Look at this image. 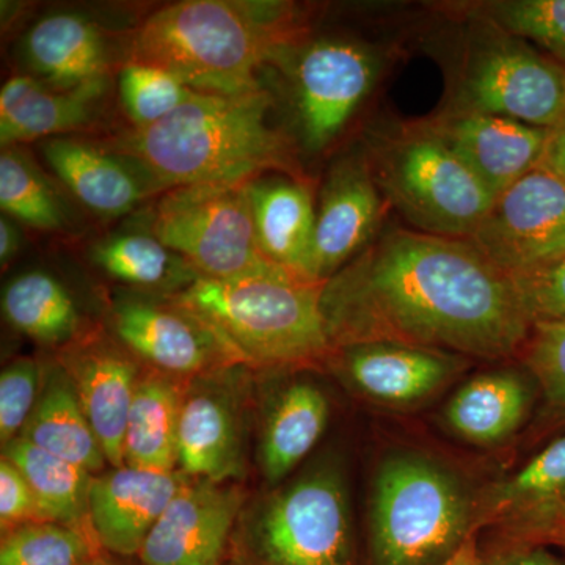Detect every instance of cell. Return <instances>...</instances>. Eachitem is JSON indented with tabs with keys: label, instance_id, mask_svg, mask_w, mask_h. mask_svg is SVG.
<instances>
[{
	"label": "cell",
	"instance_id": "obj_34",
	"mask_svg": "<svg viewBox=\"0 0 565 565\" xmlns=\"http://www.w3.org/2000/svg\"><path fill=\"white\" fill-rule=\"evenodd\" d=\"M118 92L136 129L150 128L188 103L195 93L169 71L128 61L121 66Z\"/></svg>",
	"mask_w": 565,
	"mask_h": 565
},
{
	"label": "cell",
	"instance_id": "obj_37",
	"mask_svg": "<svg viewBox=\"0 0 565 565\" xmlns=\"http://www.w3.org/2000/svg\"><path fill=\"white\" fill-rule=\"evenodd\" d=\"M44 370L35 360L20 359L0 374V441L20 437L43 388Z\"/></svg>",
	"mask_w": 565,
	"mask_h": 565
},
{
	"label": "cell",
	"instance_id": "obj_15",
	"mask_svg": "<svg viewBox=\"0 0 565 565\" xmlns=\"http://www.w3.org/2000/svg\"><path fill=\"white\" fill-rule=\"evenodd\" d=\"M58 363L73 381L107 463L122 467L126 426L141 377L136 356L118 341L88 334L66 345Z\"/></svg>",
	"mask_w": 565,
	"mask_h": 565
},
{
	"label": "cell",
	"instance_id": "obj_42",
	"mask_svg": "<svg viewBox=\"0 0 565 565\" xmlns=\"http://www.w3.org/2000/svg\"><path fill=\"white\" fill-rule=\"evenodd\" d=\"M22 236L17 223L7 215H2V218H0V263H2V269H6L13 262L14 256L20 252Z\"/></svg>",
	"mask_w": 565,
	"mask_h": 565
},
{
	"label": "cell",
	"instance_id": "obj_30",
	"mask_svg": "<svg viewBox=\"0 0 565 565\" xmlns=\"http://www.w3.org/2000/svg\"><path fill=\"white\" fill-rule=\"evenodd\" d=\"M2 456L28 479L43 522L76 527L93 535L88 497L95 475L21 437L3 446Z\"/></svg>",
	"mask_w": 565,
	"mask_h": 565
},
{
	"label": "cell",
	"instance_id": "obj_41",
	"mask_svg": "<svg viewBox=\"0 0 565 565\" xmlns=\"http://www.w3.org/2000/svg\"><path fill=\"white\" fill-rule=\"evenodd\" d=\"M539 167L552 173L565 185V120L548 129V139Z\"/></svg>",
	"mask_w": 565,
	"mask_h": 565
},
{
	"label": "cell",
	"instance_id": "obj_6",
	"mask_svg": "<svg viewBox=\"0 0 565 565\" xmlns=\"http://www.w3.org/2000/svg\"><path fill=\"white\" fill-rule=\"evenodd\" d=\"M232 545L239 565H360L343 462L316 460L244 505Z\"/></svg>",
	"mask_w": 565,
	"mask_h": 565
},
{
	"label": "cell",
	"instance_id": "obj_12",
	"mask_svg": "<svg viewBox=\"0 0 565 565\" xmlns=\"http://www.w3.org/2000/svg\"><path fill=\"white\" fill-rule=\"evenodd\" d=\"M468 241L509 275L559 262L565 258V185L537 167L494 200Z\"/></svg>",
	"mask_w": 565,
	"mask_h": 565
},
{
	"label": "cell",
	"instance_id": "obj_3",
	"mask_svg": "<svg viewBox=\"0 0 565 565\" xmlns=\"http://www.w3.org/2000/svg\"><path fill=\"white\" fill-rule=\"evenodd\" d=\"M297 35L286 3L185 0L143 21L129 61L169 71L193 92L237 95L259 90L258 70Z\"/></svg>",
	"mask_w": 565,
	"mask_h": 565
},
{
	"label": "cell",
	"instance_id": "obj_11",
	"mask_svg": "<svg viewBox=\"0 0 565 565\" xmlns=\"http://www.w3.org/2000/svg\"><path fill=\"white\" fill-rule=\"evenodd\" d=\"M291 70L300 137L307 150L318 152L340 137L373 90L381 62L362 43L323 39L303 47Z\"/></svg>",
	"mask_w": 565,
	"mask_h": 565
},
{
	"label": "cell",
	"instance_id": "obj_21",
	"mask_svg": "<svg viewBox=\"0 0 565 565\" xmlns=\"http://www.w3.org/2000/svg\"><path fill=\"white\" fill-rule=\"evenodd\" d=\"M22 55L36 77L54 90L107 81L109 40L98 22L74 11L41 18L22 40Z\"/></svg>",
	"mask_w": 565,
	"mask_h": 565
},
{
	"label": "cell",
	"instance_id": "obj_31",
	"mask_svg": "<svg viewBox=\"0 0 565 565\" xmlns=\"http://www.w3.org/2000/svg\"><path fill=\"white\" fill-rule=\"evenodd\" d=\"M2 313L14 330L43 345L66 348L82 337V318L73 296L43 270H29L7 282Z\"/></svg>",
	"mask_w": 565,
	"mask_h": 565
},
{
	"label": "cell",
	"instance_id": "obj_5",
	"mask_svg": "<svg viewBox=\"0 0 565 565\" xmlns=\"http://www.w3.org/2000/svg\"><path fill=\"white\" fill-rule=\"evenodd\" d=\"M476 527L462 476L426 452L394 449L375 470L364 565H449Z\"/></svg>",
	"mask_w": 565,
	"mask_h": 565
},
{
	"label": "cell",
	"instance_id": "obj_39",
	"mask_svg": "<svg viewBox=\"0 0 565 565\" xmlns=\"http://www.w3.org/2000/svg\"><path fill=\"white\" fill-rule=\"evenodd\" d=\"M43 522L39 504L20 468L2 456L0 460V525L2 531Z\"/></svg>",
	"mask_w": 565,
	"mask_h": 565
},
{
	"label": "cell",
	"instance_id": "obj_46",
	"mask_svg": "<svg viewBox=\"0 0 565 565\" xmlns=\"http://www.w3.org/2000/svg\"><path fill=\"white\" fill-rule=\"evenodd\" d=\"M561 522H565V514L563 516H561V519L557 520L556 523H553V525L550 527H553V526L557 525V523H561ZM550 527H548V530H550ZM548 530H546V531H548ZM546 531H545V533H546ZM539 537H541V535H539Z\"/></svg>",
	"mask_w": 565,
	"mask_h": 565
},
{
	"label": "cell",
	"instance_id": "obj_26",
	"mask_svg": "<svg viewBox=\"0 0 565 565\" xmlns=\"http://www.w3.org/2000/svg\"><path fill=\"white\" fill-rule=\"evenodd\" d=\"M329 418V399L313 382H291L275 396L258 448L259 467L267 482L280 484L291 475L319 444Z\"/></svg>",
	"mask_w": 565,
	"mask_h": 565
},
{
	"label": "cell",
	"instance_id": "obj_28",
	"mask_svg": "<svg viewBox=\"0 0 565 565\" xmlns=\"http://www.w3.org/2000/svg\"><path fill=\"white\" fill-rule=\"evenodd\" d=\"M92 262L131 291L177 296L202 275L148 232H120L93 244Z\"/></svg>",
	"mask_w": 565,
	"mask_h": 565
},
{
	"label": "cell",
	"instance_id": "obj_7",
	"mask_svg": "<svg viewBox=\"0 0 565 565\" xmlns=\"http://www.w3.org/2000/svg\"><path fill=\"white\" fill-rule=\"evenodd\" d=\"M366 161L386 200L423 233L470 239L497 200L433 122L379 136Z\"/></svg>",
	"mask_w": 565,
	"mask_h": 565
},
{
	"label": "cell",
	"instance_id": "obj_1",
	"mask_svg": "<svg viewBox=\"0 0 565 565\" xmlns=\"http://www.w3.org/2000/svg\"><path fill=\"white\" fill-rule=\"evenodd\" d=\"M321 305L333 349L401 343L497 360L533 327L509 274L470 241L403 228L323 282Z\"/></svg>",
	"mask_w": 565,
	"mask_h": 565
},
{
	"label": "cell",
	"instance_id": "obj_20",
	"mask_svg": "<svg viewBox=\"0 0 565 565\" xmlns=\"http://www.w3.org/2000/svg\"><path fill=\"white\" fill-rule=\"evenodd\" d=\"M44 161L71 195L95 214L120 217L162 189L136 161L73 137L41 141Z\"/></svg>",
	"mask_w": 565,
	"mask_h": 565
},
{
	"label": "cell",
	"instance_id": "obj_8",
	"mask_svg": "<svg viewBox=\"0 0 565 565\" xmlns=\"http://www.w3.org/2000/svg\"><path fill=\"white\" fill-rule=\"evenodd\" d=\"M148 230L202 277L234 280L288 274L259 252L247 184L169 189L156 203Z\"/></svg>",
	"mask_w": 565,
	"mask_h": 565
},
{
	"label": "cell",
	"instance_id": "obj_45",
	"mask_svg": "<svg viewBox=\"0 0 565 565\" xmlns=\"http://www.w3.org/2000/svg\"><path fill=\"white\" fill-rule=\"evenodd\" d=\"M84 565H117L115 563H110V561L103 559V557H92L90 561H87Z\"/></svg>",
	"mask_w": 565,
	"mask_h": 565
},
{
	"label": "cell",
	"instance_id": "obj_44",
	"mask_svg": "<svg viewBox=\"0 0 565 565\" xmlns=\"http://www.w3.org/2000/svg\"><path fill=\"white\" fill-rule=\"evenodd\" d=\"M539 544L561 546L565 550V522L557 523V525L550 527L546 533L537 539Z\"/></svg>",
	"mask_w": 565,
	"mask_h": 565
},
{
	"label": "cell",
	"instance_id": "obj_38",
	"mask_svg": "<svg viewBox=\"0 0 565 565\" xmlns=\"http://www.w3.org/2000/svg\"><path fill=\"white\" fill-rule=\"evenodd\" d=\"M509 277L531 326L565 323V258Z\"/></svg>",
	"mask_w": 565,
	"mask_h": 565
},
{
	"label": "cell",
	"instance_id": "obj_19",
	"mask_svg": "<svg viewBox=\"0 0 565 565\" xmlns=\"http://www.w3.org/2000/svg\"><path fill=\"white\" fill-rule=\"evenodd\" d=\"M433 125L494 199L537 169L548 139V129L471 110Z\"/></svg>",
	"mask_w": 565,
	"mask_h": 565
},
{
	"label": "cell",
	"instance_id": "obj_13",
	"mask_svg": "<svg viewBox=\"0 0 565 565\" xmlns=\"http://www.w3.org/2000/svg\"><path fill=\"white\" fill-rule=\"evenodd\" d=\"M243 364L196 375L182 394L178 430L180 473L204 481L241 478L245 460Z\"/></svg>",
	"mask_w": 565,
	"mask_h": 565
},
{
	"label": "cell",
	"instance_id": "obj_9",
	"mask_svg": "<svg viewBox=\"0 0 565 565\" xmlns=\"http://www.w3.org/2000/svg\"><path fill=\"white\" fill-rule=\"evenodd\" d=\"M109 323L115 340L158 373L193 379L236 364L211 327L173 296L120 291Z\"/></svg>",
	"mask_w": 565,
	"mask_h": 565
},
{
	"label": "cell",
	"instance_id": "obj_23",
	"mask_svg": "<svg viewBox=\"0 0 565 565\" xmlns=\"http://www.w3.org/2000/svg\"><path fill=\"white\" fill-rule=\"evenodd\" d=\"M565 514V434L515 475L494 486L478 505V526L504 525L505 537L537 541Z\"/></svg>",
	"mask_w": 565,
	"mask_h": 565
},
{
	"label": "cell",
	"instance_id": "obj_22",
	"mask_svg": "<svg viewBox=\"0 0 565 565\" xmlns=\"http://www.w3.org/2000/svg\"><path fill=\"white\" fill-rule=\"evenodd\" d=\"M247 193L263 258L285 273L313 281L310 263L316 207L308 181L289 174H264L247 182Z\"/></svg>",
	"mask_w": 565,
	"mask_h": 565
},
{
	"label": "cell",
	"instance_id": "obj_35",
	"mask_svg": "<svg viewBox=\"0 0 565 565\" xmlns=\"http://www.w3.org/2000/svg\"><path fill=\"white\" fill-rule=\"evenodd\" d=\"M481 10L500 32L533 41L565 68V0H505Z\"/></svg>",
	"mask_w": 565,
	"mask_h": 565
},
{
	"label": "cell",
	"instance_id": "obj_14",
	"mask_svg": "<svg viewBox=\"0 0 565 565\" xmlns=\"http://www.w3.org/2000/svg\"><path fill=\"white\" fill-rule=\"evenodd\" d=\"M244 505L239 487L188 478L141 546V564L221 565Z\"/></svg>",
	"mask_w": 565,
	"mask_h": 565
},
{
	"label": "cell",
	"instance_id": "obj_32",
	"mask_svg": "<svg viewBox=\"0 0 565 565\" xmlns=\"http://www.w3.org/2000/svg\"><path fill=\"white\" fill-rule=\"evenodd\" d=\"M0 207L11 221L40 232H58L70 223L57 185L20 147L0 154Z\"/></svg>",
	"mask_w": 565,
	"mask_h": 565
},
{
	"label": "cell",
	"instance_id": "obj_33",
	"mask_svg": "<svg viewBox=\"0 0 565 565\" xmlns=\"http://www.w3.org/2000/svg\"><path fill=\"white\" fill-rule=\"evenodd\" d=\"M93 535L58 523L33 522L3 533L0 565H84Z\"/></svg>",
	"mask_w": 565,
	"mask_h": 565
},
{
	"label": "cell",
	"instance_id": "obj_10",
	"mask_svg": "<svg viewBox=\"0 0 565 565\" xmlns=\"http://www.w3.org/2000/svg\"><path fill=\"white\" fill-rule=\"evenodd\" d=\"M462 99L460 110L552 129L565 120V68L523 40L493 41L468 65Z\"/></svg>",
	"mask_w": 565,
	"mask_h": 565
},
{
	"label": "cell",
	"instance_id": "obj_25",
	"mask_svg": "<svg viewBox=\"0 0 565 565\" xmlns=\"http://www.w3.org/2000/svg\"><path fill=\"white\" fill-rule=\"evenodd\" d=\"M533 403L530 382L514 370L492 371L470 379L449 399L446 426L479 446L503 444L525 423Z\"/></svg>",
	"mask_w": 565,
	"mask_h": 565
},
{
	"label": "cell",
	"instance_id": "obj_2",
	"mask_svg": "<svg viewBox=\"0 0 565 565\" xmlns=\"http://www.w3.org/2000/svg\"><path fill=\"white\" fill-rule=\"evenodd\" d=\"M269 92L195 93L150 128L136 129L126 154L162 191L195 184H247L269 172L305 180L285 134L270 128Z\"/></svg>",
	"mask_w": 565,
	"mask_h": 565
},
{
	"label": "cell",
	"instance_id": "obj_27",
	"mask_svg": "<svg viewBox=\"0 0 565 565\" xmlns=\"http://www.w3.org/2000/svg\"><path fill=\"white\" fill-rule=\"evenodd\" d=\"M51 455L98 475L107 459L82 408L73 381L61 363L44 371L43 388L20 435Z\"/></svg>",
	"mask_w": 565,
	"mask_h": 565
},
{
	"label": "cell",
	"instance_id": "obj_43",
	"mask_svg": "<svg viewBox=\"0 0 565 565\" xmlns=\"http://www.w3.org/2000/svg\"><path fill=\"white\" fill-rule=\"evenodd\" d=\"M449 565H481V555H479V546L478 541H476V535L463 545L459 555H457Z\"/></svg>",
	"mask_w": 565,
	"mask_h": 565
},
{
	"label": "cell",
	"instance_id": "obj_16",
	"mask_svg": "<svg viewBox=\"0 0 565 565\" xmlns=\"http://www.w3.org/2000/svg\"><path fill=\"white\" fill-rule=\"evenodd\" d=\"M382 195L366 158L333 167L316 210L311 280H330L370 245L384 214Z\"/></svg>",
	"mask_w": 565,
	"mask_h": 565
},
{
	"label": "cell",
	"instance_id": "obj_40",
	"mask_svg": "<svg viewBox=\"0 0 565 565\" xmlns=\"http://www.w3.org/2000/svg\"><path fill=\"white\" fill-rule=\"evenodd\" d=\"M481 565H565V559L548 550V545L523 539L505 537L503 544L484 553L479 550Z\"/></svg>",
	"mask_w": 565,
	"mask_h": 565
},
{
	"label": "cell",
	"instance_id": "obj_24",
	"mask_svg": "<svg viewBox=\"0 0 565 565\" xmlns=\"http://www.w3.org/2000/svg\"><path fill=\"white\" fill-rule=\"evenodd\" d=\"M107 90V81L74 90H54L32 74H18L0 92V143L20 147L29 141L54 139L95 120Z\"/></svg>",
	"mask_w": 565,
	"mask_h": 565
},
{
	"label": "cell",
	"instance_id": "obj_4",
	"mask_svg": "<svg viewBox=\"0 0 565 565\" xmlns=\"http://www.w3.org/2000/svg\"><path fill=\"white\" fill-rule=\"evenodd\" d=\"M322 286L291 274L200 277L173 297L211 327L234 363L288 367L332 356Z\"/></svg>",
	"mask_w": 565,
	"mask_h": 565
},
{
	"label": "cell",
	"instance_id": "obj_29",
	"mask_svg": "<svg viewBox=\"0 0 565 565\" xmlns=\"http://www.w3.org/2000/svg\"><path fill=\"white\" fill-rule=\"evenodd\" d=\"M182 394L172 375H141L126 426L125 465L174 471Z\"/></svg>",
	"mask_w": 565,
	"mask_h": 565
},
{
	"label": "cell",
	"instance_id": "obj_18",
	"mask_svg": "<svg viewBox=\"0 0 565 565\" xmlns=\"http://www.w3.org/2000/svg\"><path fill=\"white\" fill-rule=\"evenodd\" d=\"M188 478L180 471L128 465L93 476L88 519L95 541L115 555H139L152 526Z\"/></svg>",
	"mask_w": 565,
	"mask_h": 565
},
{
	"label": "cell",
	"instance_id": "obj_17",
	"mask_svg": "<svg viewBox=\"0 0 565 565\" xmlns=\"http://www.w3.org/2000/svg\"><path fill=\"white\" fill-rule=\"evenodd\" d=\"M337 371L356 393L386 407H414L433 397L462 370L455 353L401 343L334 349Z\"/></svg>",
	"mask_w": 565,
	"mask_h": 565
},
{
	"label": "cell",
	"instance_id": "obj_36",
	"mask_svg": "<svg viewBox=\"0 0 565 565\" xmlns=\"http://www.w3.org/2000/svg\"><path fill=\"white\" fill-rule=\"evenodd\" d=\"M523 349L550 408L565 416V323H534Z\"/></svg>",
	"mask_w": 565,
	"mask_h": 565
}]
</instances>
